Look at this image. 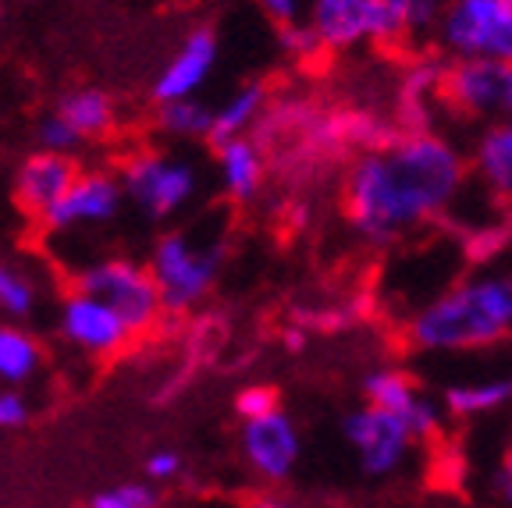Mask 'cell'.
<instances>
[{
  "mask_svg": "<svg viewBox=\"0 0 512 508\" xmlns=\"http://www.w3.org/2000/svg\"><path fill=\"white\" fill-rule=\"evenodd\" d=\"M466 157L448 135L402 132L392 146L356 153L342 178V214L370 246H395L434 224L466 185Z\"/></svg>",
  "mask_w": 512,
  "mask_h": 508,
  "instance_id": "1",
  "label": "cell"
},
{
  "mask_svg": "<svg viewBox=\"0 0 512 508\" xmlns=\"http://www.w3.org/2000/svg\"><path fill=\"white\" fill-rule=\"evenodd\" d=\"M512 331L509 278H470L434 295L409 317L406 338L420 352H470L498 345Z\"/></svg>",
  "mask_w": 512,
  "mask_h": 508,
  "instance_id": "2",
  "label": "cell"
},
{
  "mask_svg": "<svg viewBox=\"0 0 512 508\" xmlns=\"http://www.w3.org/2000/svg\"><path fill=\"white\" fill-rule=\"evenodd\" d=\"M146 267L164 313H189L214 292L221 274V249L192 239L189 231H164Z\"/></svg>",
  "mask_w": 512,
  "mask_h": 508,
  "instance_id": "3",
  "label": "cell"
},
{
  "mask_svg": "<svg viewBox=\"0 0 512 508\" xmlns=\"http://www.w3.org/2000/svg\"><path fill=\"white\" fill-rule=\"evenodd\" d=\"M434 40L448 61H512V0H448L434 25Z\"/></svg>",
  "mask_w": 512,
  "mask_h": 508,
  "instance_id": "4",
  "label": "cell"
},
{
  "mask_svg": "<svg viewBox=\"0 0 512 508\" xmlns=\"http://www.w3.org/2000/svg\"><path fill=\"white\" fill-rule=\"evenodd\" d=\"M438 100L452 114L477 125L512 121V61H491V57L448 61Z\"/></svg>",
  "mask_w": 512,
  "mask_h": 508,
  "instance_id": "5",
  "label": "cell"
},
{
  "mask_svg": "<svg viewBox=\"0 0 512 508\" xmlns=\"http://www.w3.org/2000/svg\"><path fill=\"white\" fill-rule=\"evenodd\" d=\"M118 185L128 203H136L153 221H164V217H175L178 210H185L196 199L200 171H196V164L171 157V153L139 150L121 164Z\"/></svg>",
  "mask_w": 512,
  "mask_h": 508,
  "instance_id": "6",
  "label": "cell"
},
{
  "mask_svg": "<svg viewBox=\"0 0 512 508\" xmlns=\"http://www.w3.org/2000/svg\"><path fill=\"white\" fill-rule=\"evenodd\" d=\"M306 22L324 54H349L360 47H399L406 29L377 0H310Z\"/></svg>",
  "mask_w": 512,
  "mask_h": 508,
  "instance_id": "7",
  "label": "cell"
},
{
  "mask_svg": "<svg viewBox=\"0 0 512 508\" xmlns=\"http://www.w3.org/2000/svg\"><path fill=\"white\" fill-rule=\"evenodd\" d=\"M75 288L107 302L132 334L150 331L160 320V313H164L157 285L150 278V267L132 260V256H104V260L86 263L75 274Z\"/></svg>",
  "mask_w": 512,
  "mask_h": 508,
  "instance_id": "8",
  "label": "cell"
},
{
  "mask_svg": "<svg viewBox=\"0 0 512 508\" xmlns=\"http://www.w3.org/2000/svg\"><path fill=\"white\" fill-rule=\"evenodd\" d=\"M342 437L345 445L356 452L363 477L388 480L409 466L413 459V434L395 413H384L377 405H356L342 416Z\"/></svg>",
  "mask_w": 512,
  "mask_h": 508,
  "instance_id": "9",
  "label": "cell"
},
{
  "mask_svg": "<svg viewBox=\"0 0 512 508\" xmlns=\"http://www.w3.org/2000/svg\"><path fill=\"white\" fill-rule=\"evenodd\" d=\"M239 452L246 469L260 484L278 487L292 480L299 459H303V434H299L296 420L278 405L256 420H242Z\"/></svg>",
  "mask_w": 512,
  "mask_h": 508,
  "instance_id": "10",
  "label": "cell"
},
{
  "mask_svg": "<svg viewBox=\"0 0 512 508\" xmlns=\"http://www.w3.org/2000/svg\"><path fill=\"white\" fill-rule=\"evenodd\" d=\"M363 398L367 405H377L384 413H395L402 423L409 427L413 441H431V437L441 434L445 427V409H441L438 398L424 395L416 388V381L399 370V366H377L363 377Z\"/></svg>",
  "mask_w": 512,
  "mask_h": 508,
  "instance_id": "11",
  "label": "cell"
},
{
  "mask_svg": "<svg viewBox=\"0 0 512 508\" xmlns=\"http://www.w3.org/2000/svg\"><path fill=\"white\" fill-rule=\"evenodd\" d=\"M57 331L72 349L86 352V356H118L136 334L128 331V324L118 313L100 302L96 295H86L79 288L61 299V313H57Z\"/></svg>",
  "mask_w": 512,
  "mask_h": 508,
  "instance_id": "12",
  "label": "cell"
},
{
  "mask_svg": "<svg viewBox=\"0 0 512 508\" xmlns=\"http://www.w3.org/2000/svg\"><path fill=\"white\" fill-rule=\"evenodd\" d=\"M121 203H125V196H121V185L111 171H79L68 192L57 199L40 224L54 235L100 228V224H111L118 217Z\"/></svg>",
  "mask_w": 512,
  "mask_h": 508,
  "instance_id": "13",
  "label": "cell"
},
{
  "mask_svg": "<svg viewBox=\"0 0 512 508\" xmlns=\"http://www.w3.org/2000/svg\"><path fill=\"white\" fill-rule=\"evenodd\" d=\"M217 57H221V47H217L214 29L200 25L192 29L182 43L175 47V54L164 61V68L153 79V104H171V100H189V96H200V89L210 82L217 68Z\"/></svg>",
  "mask_w": 512,
  "mask_h": 508,
  "instance_id": "14",
  "label": "cell"
},
{
  "mask_svg": "<svg viewBox=\"0 0 512 508\" xmlns=\"http://www.w3.org/2000/svg\"><path fill=\"white\" fill-rule=\"evenodd\" d=\"M79 175V164L68 153L36 150L18 164L15 171V203L25 217L43 221L57 199L68 192V185Z\"/></svg>",
  "mask_w": 512,
  "mask_h": 508,
  "instance_id": "15",
  "label": "cell"
},
{
  "mask_svg": "<svg viewBox=\"0 0 512 508\" xmlns=\"http://www.w3.org/2000/svg\"><path fill=\"white\" fill-rule=\"evenodd\" d=\"M445 64L448 57L441 50L420 54L406 64L399 93H395V111H392L395 125L402 132H424V128H431V100H438Z\"/></svg>",
  "mask_w": 512,
  "mask_h": 508,
  "instance_id": "16",
  "label": "cell"
},
{
  "mask_svg": "<svg viewBox=\"0 0 512 508\" xmlns=\"http://www.w3.org/2000/svg\"><path fill=\"white\" fill-rule=\"evenodd\" d=\"M214 157L217 182H221V192L232 203H249V199L260 196V189L267 182V150L256 143L253 135H239V139L217 143Z\"/></svg>",
  "mask_w": 512,
  "mask_h": 508,
  "instance_id": "17",
  "label": "cell"
},
{
  "mask_svg": "<svg viewBox=\"0 0 512 508\" xmlns=\"http://www.w3.org/2000/svg\"><path fill=\"white\" fill-rule=\"evenodd\" d=\"M470 171L502 203H512V121L484 125L473 143Z\"/></svg>",
  "mask_w": 512,
  "mask_h": 508,
  "instance_id": "18",
  "label": "cell"
},
{
  "mask_svg": "<svg viewBox=\"0 0 512 508\" xmlns=\"http://www.w3.org/2000/svg\"><path fill=\"white\" fill-rule=\"evenodd\" d=\"M271 107V89L264 82H242L239 89L224 96L221 104L210 111V135L207 143H228V139H239V135H253L260 118Z\"/></svg>",
  "mask_w": 512,
  "mask_h": 508,
  "instance_id": "19",
  "label": "cell"
},
{
  "mask_svg": "<svg viewBox=\"0 0 512 508\" xmlns=\"http://www.w3.org/2000/svg\"><path fill=\"white\" fill-rule=\"evenodd\" d=\"M57 114L72 125V132L79 135L82 143L104 139V135L114 128V121H118V107H114L111 93L93 89V86L64 93L61 104H57Z\"/></svg>",
  "mask_w": 512,
  "mask_h": 508,
  "instance_id": "20",
  "label": "cell"
},
{
  "mask_svg": "<svg viewBox=\"0 0 512 508\" xmlns=\"http://www.w3.org/2000/svg\"><path fill=\"white\" fill-rule=\"evenodd\" d=\"M40 342L15 320H0V388H22L40 374Z\"/></svg>",
  "mask_w": 512,
  "mask_h": 508,
  "instance_id": "21",
  "label": "cell"
},
{
  "mask_svg": "<svg viewBox=\"0 0 512 508\" xmlns=\"http://www.w3.org/2000/svg\"><path fill=\"white\" fill-rule=\"evenodd\" d=\"M512 402V377H488V381H466L452 384L441 395V409L445 416L456 420H477V416L498 413Z\"/></svg>",
  "mask_w": 512,
  "mask_h": 508,
  "instance_id": "22",
  "label": "cell"
},
{
  "mask_svg": "<svg viewBox=\"0 0 512 508\" xmlns=\"http://www.w3.org/2000/svg\"><path fill=\"white\" fill-rule=\"evenodd\" d=\"M210 111L200 96H189V100H171V104L157 107V128L160 135L178 139V143H200L210 135Z\"/></svg>",
  "mask_w": 512,
  "mask_h": 508,
  "instance_id": "23",
  "label": "cell"
},
{
  "mask_svg": "<svg viewBox=\"0 0 512 508\" xmlns=\"http://www.w3.org/2000/svg\"><path fill=\"white\" fill-rule=\"evenodd\" d=\"M36 299H40L36 295V281L22 267L0 260V317L22 324L36 310Z\"/></svg>",
  "mask_w": 512,
  "mask_h": 508,
  "instance_id": "24",
  "label": "cell"
},
{
  "mask_svg": "<svg viewBox=\"0 0 512 508\" xmlns=\"http://www.w3.org/2000/svg\"><path fill=\"white\" fill-rule=\"evenodd\" d=\"M274 36H278V50L288 57V61H313V57L324 54V50H320V43H317V32L310 29V22H306V18L274 25Z\"/></svg>",
  "mask_w": 512,
  "mask_h": 508,
  "instance_id": "25",
  "label": "cell"
},
{
  "mask_svg": "<svg viewBox=\"0 0 512 508\" xmlns=\"http://www.w3.org/2000/svg\"><path fill=\"white\" fill-rule=\"evenodd\" d=\"M89 508H157V487L125 480V484H114L107 491L93 494Z\"/></svg>",
  "mask_w": 512,
  "mask_h": 508,
  "instance_id": "26",
  "label": "cell"
},
{
  "mask_svg": "<svg viewBox=\"0 0 512 508\" xmlns=\"http://www.w3.org/2000/svg\"><path fill=\"white\" fill-rule=\"evenodd\" d=\"M36 143H40V150L68 153V157H75V153L86 146L79 135L72 132V125H68L57 111H50L47 118H40V125H36Z\"/></svg>",
  "mask_w": 512,
  "mask_h": 508,
  "instance_id": "27",
  "label": "cell"
},
{
  "mask_svg": "<svg viewBox=\"0 0 512 508\" xmlns=\"http://www.w3.org/2000/svg\"><path fill=\"white\" fill-rule=\"evenodd\" d=\"M445 4H448V0H409V8H406L409 40H424V36H434V25H438Z\"/></svg>",
  "mask_w": 512,
  "mask_h": 508,
  "instance_id": "28",
  "label": "cell"
},
{
  "mask_svg": "<svg viewBox=\"0 0 512 508\" xmlns=\"http://www.w3.org/2000/svg\"><path fill=\"white\" fill-rule=\"evenodd\" d=\"M271 409H278V391L267 388V384H249L235 395V416L239 420H256Z\"/></svg>",
  "mask_w": 512,
  "mask_h": 508,
  "instance_id": "29",
  "label": "cell"
},
{
  "mask_svg": "<svg viewBox=\"0 0 512 508\" xmlns=\"http://www.w3.org/2000/svg\"><path fill=\"white\" fill-rule=\"evenodd\" d=\"M29 420V398L18 388H0V430H18Z\"/></svg>",
  "mask_w": 512,
  "mask_h": 508,
  "instance_id": "30",
  "label": "cell"
},
{
  "mask_svg": "<svg viewBox=\"0 0 512 508\" xmlns=\"http://www.w3.org/2000/svg\"><path fill=\"white\" fill-rule=\"evenodd\" d=\"M178 473H182V455H178L175 448H157V452L146 455V477H150L153 484H168Z\"/></svg>",
  "mask_w": 512,
  "mask_h": 508,
  "instance_id": "31",
  "label": "cell"
},
{
  "mask_svg": "<svg viewBox=\"0 0 512 508\" xmlns=\"http://www.w3.org/2000/svg\"><path fill=\"white\" fill-rule=\"evenodd\" d=\"M306 4H310V0H256V8L264 11V18L271 25H285V22L303 18Z\"/></svg>",
  "mask_w": 512,
  "mask_h": 508,
  "instance_id": "32",
  "label": "cell"
},
{
  "mask_svg": "<svg viewBox=\"0 0 512 508\" xmlns=\"http://www.w3.org/2000/svg\"><path fill=\"white\" fill-rule=\"evenodd\" d=\"M246 508H306L303 501H296V498H288V494H281V491H260L256 498H249L246 501Z\"/></svg>",
  "mask_w": 512,
  "mask_h": 508,
  "instance_id": "33",
  "label": "cell"
},
{
  "mask_svg": "<svg viewBox=\"0 0 512 508\" xmlns=\"http://www.w3.org/2000/svg\"><path fill=\"white\" fill-rule=\"evenodd\" d=\"M498 487H502L505 501L512 505V441H509V448H505V455H502V466H498Z\"/></svg>",
  "mask_w": 512,
  "mask_h": 508,
  "instance_id": "34",
  "label": "cell"
},
{
  "mask_svg": "<svg viewBox=\"0 0 512 508\" xmlns=\"http://www.w3.org/2000/svg\"><path fill=\"white\" fill-rule=\"evenodd\" d=\"M285 349L288 352H303L306 349V331H303V327H292V331H285Z\"/></svg>",
  "mask_w": 512,
  "mask_h": 508,
  "instance_id": "35",
  "label": "cell"
},
{
  "mask_svg": "<svg viewBox=\"0 0 512 508\" xmlns=\"http://www.w3.org/2000/svg\"><path fill=\"white\" fill-rule=\"evenodd\" d=\"M4 15H8V0H0V25H4Z\"/></svg>",
  "mask_w": 512,
  "mask_h": 508,
  "instance_id": "36",
  "label": "cell"
},
{
  "mask_svg": "<svg viewBox=\"0 0 512 508\" xmlns=\"http://www.w3.org/2000/svg\"><path fill=\"white\" fill-rule=\"evenodd\" d=\"M509 285H512V274H509Z\"/></svg>",
  "mask_w": 512,
  "mask_h": 508,
  "instance_id": "37",
  "label": "cell"
}]
</instances>
